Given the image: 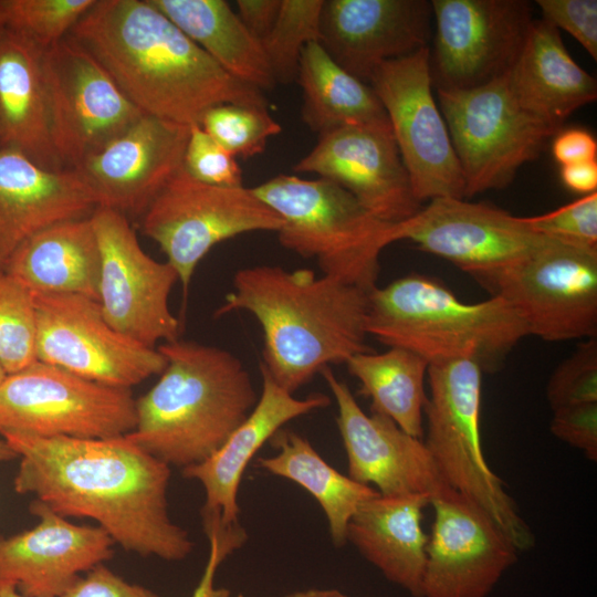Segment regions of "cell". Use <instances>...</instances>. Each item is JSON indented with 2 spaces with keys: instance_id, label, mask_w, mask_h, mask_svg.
Segmentation results:
<instances>
[{
  "instance_id": "cell-1",
  "label": "cell",
  "mask_w": 597,
  "mask_h": 597,
  "mask_svg": "<svg viewBox=\"0 0 597 597\" xmlns=\"http://www.w3.org/2000/svg\"><path fill=\"white\" fill-rule=\"evenodd\" d=\"M17 453L13 488L64 517L95 521L115 544L143 557L185 559L188 532L169 514L170 467L123 437L1 434Z\"/></svg>"
},
{
  "instance_id": "cell-2",
  "label": "cell",
  "mask_w": 597,
  "mask_h": 597,
  "mask_svg": "<svg viewBox=\"0 0 597 597\" xmlns=\"http://www.w3.org/2000/svg\"><path fill=\"white\" fill-rule=\"evenodd\" d=\"M69 36L144 115L190 126L219 104L268 107L263 91L222 70L151 0H96Z\"/></svg>"
},
{
  "instance_id": "cell-3",
  "label": "cell",
  "mask_w": 597,
  "mask_h": 597,
  "mask_svg": "<svg viewBox=\"0 0 597 597\" xmlns=\"http://www.w3.org/2000/svg\"><path fill=\"white\" fill-rule=\"evenodd\" d=\"M216 315L248 312L263 335L262 367L295 394L325 367L370 352L368 293L311 269L254 265L235 272Z\"/></svg>"
},
{
  "instance_id": "cell-4",
  "label": "cell",
  "mask_w": 597,
  "mask_h": 597,
  "mask_svg": "<svg viewBox=\"0 0 597 597\" xmlns=\"http://www.w3.org/2000/svg\"><path fill=\"white\" fill-rule=\"evenodd\" d=\"M166 366L136 399L126 438L171 467L198 464L214 453L255 407L259 394L231 352L192 341L163 343Z\"/></svg>"
},
{
  "instance_id": "cell-5",
  "label": "cell",
  "mask_w": 597,
  "mask_h": 597,
  "mask_svg": "<svg viewBox=\"0 0 597 597\" xmlns=\"http://www.w3.org/2000/svg\"><path fill=\"white\" fill-rule=\"evenodd\" d=\"M366 332L429 364L472 359L488 371L528 335L503 298L465 303L441 282L417 273L369 291Z\"/></svg>"
},
{
  "instance_id": "cell-6",
  "label": "cell",
  "mask_w": 597,
  "mask_h": 597,
  "mask_svg": "<svg viewBox=\"0 0 597 597\" xmlns=\"http://www.w3.org/2000/svg\"><path fill=\"white\" fill-rule=\"evenodd\" d=\"M252 190L283 220L276 232L282 247L314 259L324 275L366 291L376 286L394 223L378 219L343 187L323 178L282 174Z\"/></svg>"
},
{
  "instance_id": "cell-7",
  "label": "cell",
  "mask_w": 597,
  "mask_h": 597,
  "mask_svg": "<svg viewBox=\"0 0 597 597\" xmlns=\"http://www.w3.org/2000/svg\"><path fill=\"white\" fill-rule=\"evenodd\" d=\"M482 371L472 359L429 364L423 442L446 483L481 506L517 551H527L534 534L482 451Z\"/></svg>"
},
{
  "instance_id": "cell-8",
  "label": "cell",
  "mask_w": 597,
  "mask_h": 597,
  "mask_svg": "<svg viewBox=\"0 0 597 597\" xmlns=\"http://www.w3.org/2000/svg\"><path fill=\"white\" fill-rule=\"evenodd\" d=\"M475 281L512 306L528 335L546 342L596 337L597 249L547 238L526 256Z\"/></svg>"
},
{
  "instance_id": "cell-9",
  "label": "cell",
  "mask_w": 597,
  "mask_h": 597,
  "mask_svg": "<svg viewBox=\"0 0 597 597\" xmlns=\"http://www.w3.org/2000/svg\"><path fill=\"white\" fill-rule=\"evenodd\" d=\"M437 96L465 198L509 186L520 167L538 157L559 132L519 107L505 74L474 88H437Z\"/></svg>"
},
{
  "instance_id": "cell-10",
  "label": "cell",
  "mask_w": 597,
  "mask_h": 597,
  "mask_svg": "<svg viewBox=\"0 0 597 597\" xmlns=\"http://www.w3.org/2000/svg\"><path fill=\"white\" fill-rule=\"evenodd\" d=\"M136 425L130 389L100 384L35 360L0 384V436L105 439Z\"/></svg>"
},
{
  "instance_id": "cell-11",
  "label": "cell",
  "mask_w": 597,
  "mask_h": 597,
  "mask_svg": "<svg viewBox=\"0 0 597 597\" xmlns=\"http://www.w3.org/2000/svg\"><path fill=\"white\" fill-rule=\"evenodd\" d=\"M282 224L280 216L252 188L207 185L184 168L140 219L143 233L160 247L185 291L214 245L247 232H277Z\"/></svg>"
},
{
  "instance_id": "cell-12",
  "label": "cell",
  "mask_w": 597,
  "mask_h": 597,
  "mask_svg": "<svg viewBox=\"0 0 597 597\" xmlns=\"http://www.w3.org/2000/svg\"><path fill=\"white\" fill-rule=\"evenodd\" d=\"M368 84L386 112L417 200L464 199L462 170L433 98L430 49L381 63Z\"/></svg>"
},
{
  "instance_id": "cell-13",
  "label": "cell",
  "mask_w": 597,
  "mask_h": 597,
  "mask_svg": "<svg viewBox=\"0 0 597 597\" xmlns=\"http://www.w3.org/2000/svg\"><path fill=\"white\" fill-rule=\"evenodd\" d=\"M91 221L101 254L98 304L105 321L148 347L177 339L179 322L169 306L179 282L176 270L144 251L122 212L97 207Z\"/></svg>"
},
{
  "instance_id": "cell-14",
  "label": "cell",
  "mask_w": 597,
  "mask_h": 597,
  "mask_svg": "<svg viewBox=\"0 0 597 597\" xmlns=\"http://www.w3.org/2000/svg\"><path fill=\"white\" fill-rule=\"evenodd\" d=\"M43 71L52 142L65 168H76L144 115L69 35L43 49Z\"/></svg>"
},
{
  "instance_id": "cell-15",
  "label": "cell",
  "mask_w": 597,
  "mask_h": 597,
  "mask_svg": "<svg viewBox=\"0 0 597 597\" xmlns=\"http://www.w3.org/2000/svg\"><path fill=\"white\" fill-rule=\"evenodd\" d=\"M36 360L107 386L127 388L159 375L166 359L114 329L96 300L77 294H34Z\"/></svg>"
},
{
  "instance_id": "cell-16",
  "label": "cell",
  "mask_w": 597,
  "mask_h": 597,
  "mask_svg": "<svg viewBox=\"0 0 597 597\" xmlns=\"http://www.w3.org/2000/svg\"><path fill=\"white\" fill-rule=\"evenodd\" d=\"M430 71L437 88L469 90L505 74L533 22L525 0H432Z\"/></svg>"
},
{
  "instance_id": "cell-17",
  "label": "cell",
  "mask_w": 597,
  "mask_h": 597,
  "mask_svg": "<svg viewBox=\"0 0 597 597\" xmlns=\"http://www.w3.org/2000/svg\"><path fill=\"white\" fill-rule=\"evenodd\" d=\"M548 237L534 232L507 211L464 199L434 198L412 217L392 226V243L412 241L474 280L526 256Z\"/></svg>"
},
{
  "instance_id": "cell-18",
  "label": "cell",
  "mask_w": 597,
  "mask_h": 597,
  "mask_svg": "<svg viewBox=\"0 0 597 597\" xmlns=\"http://www.w3.org/2000/svg\"><path fill=\"white\" fill-rule=\"evenodd\" d=\"M430 504L421 597H488L519 551L481 506L452 488Z\"/></svg>"
},
{
  "instance_id": "cell-19",
  "label": "cell",
  "mask_w": 597,
  "mask_h": 597,
  "mask_svg": "<svg viewBox=\"0 0 597 597\" xmlns=\"http://www.w3.org/2000/svg\"><path fill=\"white\" fill-rule=\"evenodd\" d=\"M293 169L337 184L385 222L407 220L422 207L389 121L345 125L318 135Z\"/></svg>"
},
{
  "instance_id": "cell-20",
  "label": "cell",
  "mask_w": 597,
  "mask_h": 597,
  "mask_svg": "<svg viewBox=\"0 0 597 597\" xmlns=\"http://www.w3.org/2000/svg\"><path fill=\"white\" fill-rule=\"evenodd\" d=\"M320 374L337 406L348 476L381 495L421 494L431 500L449 488L422 439L383 415L363 411L347 384L331 367Z\"/></svg>"
},
{
  "instance_id": "cell-21",
  "label": "cell",
  "mask_w": 597,
  "mask_h": 597,
  "mask_svg": "<svg viewBox=\"0 0 597 597\" xmlns=\"http://www.w3.org/2000/svg\"><path fill=\"white\" fill-rule=\"evenodd\" d=\"M190 126L143 115L77 169L98 207L142 214L182 168Z\"/></svg>"
},
{
  "instance_id": "cell-22",
  "label": "cell",
  "mask_w": 597,
  "mask_h": 597,
  "mask_svg": "<svg viewBox=\"0 0 597 597\" xmlns=\"http://www.w3.org/2000/svg\"><path fill=\"white\" fill-rule=\"evenodd\" d=\"M432 20L427 0H325L318 43L341 67L368 84L381 63L428 46Z\"/></svg>"
},
{
  "instance_id": "cell-23",
  "label": "cell",
  "mask_w": 597,
  "mask_h": 597,
  "mask_svg": "<svg viewBox=\"0 0 597 597\" xmlns=\"http://www.w3.org/2000/svg\"><path fill=\"white\" fill-rule=\"evenodd\" d=\"M38 524L0 538V586L27 597H60L82 574L113 556L115 543L97 525H78L33 500Z\"/></svg>"
},
{
  "instance_id": "cell-24",
  "label": "cell",
  "mask_w": 597,
  "mask_h": 597,
  "mask_svg": "<svg viewBox=\"0 0 597 597\" xmlns=\"http://www.w3.org/2000/svg\"><path fill=\"white\" fill-rule=\"evenodd\" d=\"M98 206L77 169H48L18 150L0 148V268L28 238L88 218Z\"/></svg>"
},
{
  "instance_id": "cell-25",
  "label": "cell",
  "mask_w": 597,
  "mask_h": 597,
  "mask_svg": "<svg viewBox=\"0 0 597 597\" xmlns=\"http://www.w3.org/2000/svg\"><path fill=\"white\" fill-rule=\"evenodd\" d=\"M260 373L261 394L247 419L209 458L181 469L184 478L196 480L203 488L201 516L218 517L223 527L239 523V488L255 453L289 421L331 404V398L321 392L297 398L281 388L262 367Z\"/></svg>"
},
{
  "instance_id": "cell-26",
  "label": "cell",
  "mask_w": 597,
  "mask_h": 597,
  "mask_svg": "<svg viewBox=\"0 0 597 597\" xmlns=\"http://www.w3.org/2000/svg\"><path fill=\"white\" fill-rule=\"evenodd\" d=\"M505 78L520 108L558 130L575 111L597 97L596 78L573 60L559 30L543 19L531 23Z\"/></svg>"
},
{
  "instance_id": "cell-27",
  "label": "cell",
  "mask_w": 597,
  "mask_h": 597,
  "mask_svg": "<svg viewBox=\"0 0 597 597\" xmlns=\"http://www.w3.org/2000/svg\"><path fill=\"white\" fill-rule=\"evenodd\" d=\"M0 148L18 150L48 169H64L51 136L43 49L0 29Z\"/></svg>"
},
{
  "instance_id": "cell-28",
  "label": "cell",
  "mask_w": 597,
  "mask_h": 597,
  "mask_svg": "<svg viewBox=\"0 0 597 597\" xmlns=\"http://www.w3.org/2000/svg\"><path fill=\"white\" fill-rule=\"evenodd\" d=\"M429 504L427 495L378 493L358 506L346 530V541L412 597H421L428 543L421 522Z\"/></svg>"
},
{
  "instance_id": "cell-29",
  "label": "cell",
  "mask_w": 597,
  "mask_h": 597,
  "mask_svg": "<svg viewBox=\"0 0 597 597\" xmlns=\"http://www.w3.org/2000/svg\"><path fill=\"white\" fill-rule=\"evenodd\" d=\"M2 268L33 294H77L98 302L101 254L91 217L33 234Z\"/></svg>"
},
{
  "instance_id": "cell-30",
  "label": "cell",
  "mask_w": 597,
  "mask_h": 597,
  "mask_svg": "<svg viewBox=\"0 0 597 597\" xmlns=\"http://www.w3.org/2000/svg\"><path fill=\"white\" fill-rule=\"evenodd\" d=\"M234 78L261 91L276 83L261 43L223 0H151Z\"/></svg>"
},
{
  "instance_id": "cell-31",
  "label": "cell",
  "mask_w": 597,
  "mask_h": 597,
  "mask_svg": "<svg viewBox=\"0 0 597 597\" xmlns=\"http://www.w3.org/2000/svg\"><path fill=\"white\" fill-rule=\"evenodd\" d=\"M270 443L276 450L275 454L259 458L258 465L307 491L326 517L333 544L344 546L350 517L363 502L378 492L337 471L306 438L293 430L280 429Z\"/></svg>"
},
{
  "instance_id": "cell-32",
  "label": "cell",
  "mask_w": 597,
  "mask_h": 597,
  "mask_svg": "<svg viewBox=\"0 0 597 597\" xmlns=\"http://www.w3.org/2000/svg\"><path fill=\"white\" fill-rule=\"evenodd\" d=\"M295 81L302 88V121L317 135L345 125L388 121L371 86L341 67L318 42L303 49Z\"/></svg>"
},
{
  "instance_id": "cell-33",
  "label": "cell",
  "mask_w": 597,
  "mask_h": 597,
  "mask_svg": "<svg viewBox=\"0 0 597 597\" xmlns=\"http://www.w3.org/2000/svg\"><path fill=\"white\" fill-rule=\"evenodd\" d=\"M345 364L358 380L359 392L370 399V412L389 418L407 433L422 439L429 367L426 359L404 348L388 347L383 353L356 354Z\"/></svg>"
},
{
  "instance_id": "cell-34",
  "label": "cell",
  "mask_w": 597,
  "mask_h": 597,
  "mask_svg": "<svg viewBox=\"0 0 597 597\" xmlns=\"http://www.w3.org/2000/svg\"><path fill=\"white\" fill-rule=\"evenodd\" d=\"M324 0H282L270 32L260 42L275 83L296 80L303 49L318 42Z\"/></svg>"
},
{
  "instance_id": "cell-35",
  "label": "cell",
  "mask_w": 597,
  "mask_h": 597,
  "mask_svg": "<svg viewBox=\"0 0 597 597\" xmlns=\"http://www.w3.org/2000/svg\"><path fill=\"white\" fill-rule=\"evenodd\" d=\"M35 360V296L0 268V364L12 374Z\"/></svg>"
},
{
  "instance_id": "cell-36",
  "label": "cell",
  "mask_w": 597,
  "mask_h": 597,
  "mask_svg": "<svg viewBox=\"0 0 597 597\" xmlns=\"http://www.w3.org/2000/svg\"><path fill=\"white\" fill-rule=\"evenodd\" d=\"M198 124L235 158L263 153L268 140L282 130L266 108L234 103L212 106Z\"/></svg>"
},
{
  "instance_id": "cell-37",
  "label": "cell",
  "mask_w": 597,
  "mask_h": 597,
  "mask_svg": "<svg viewBox=\"0 0 597 597\" xmlns=\"http://www.w3.org/2000/svg\"><path fill=\"white\" fill-rule=\"evenodd\" d=\"M96 0H7L6 27L42 49L65 39Z\"/></svg>"
},
{
  "instance_id": "cell-38",
  "label": "cell",
  "mask_w": 597,
  "mask_h": 597,
  "mask_svg": "<svg viewBox=\"0 0 597 597\" xmlns=\"http://www.w3.org/2000/svg\"><path fill=\"white\" fill-rule=\"evenodd\" d=\"M552 410L597 401V339L586 338L555 368L546 385Z\"/></svg>"
},
{
  "instance_id": "cell-39",
  "label": "cell",
  "mask_w": 597,
  "mask_h": 597,
  "mask_svg": "<svg viewBox=\"0 0 597 597\" xmlns=\"http://www.w3.org/2000/svg\"><path fill=\"white\" fill-rule=\"evenodd\" d=\"M536 233L575 247L597 249V191L554 211L523 217Z\"/></svg>"
},
{
  "instance_id": "cell-40",
  "label": "cell",
  "mask_w": 597,
  "mask_h": 597,
  "mask_svg": "<svg viewBox=\"0 0 597 597\" xmlns=\"http://www.w3.org/2000/svg\"><path fill=\"white\" fill-rule=\"evenodd\" d=\"M182 168L196 180L219 187H241L242 170L237 159L199 124H192L184 154Z\"/></svg>"
},
{
  "instance_id": "cell-41",
  "label": "cell",
  "mask_w": 597,
  "mask_h": 597,
  "mask_svg": "<svg viewBox=\"0 0 597 597\" xmlns=\"http://www.w3.org/2000/svg\"><path fill=\"white\" fill-rule=\"evenodd\" d=\"M543 20L574 36L597 60L596 0H537Z\"/></svg>"
},
{
  "instance_id": "cell-42",
  "label": "cell",
  "mask_w": 597,
  "mask_h": 597,
  "mask_svg": "<svg viewBox=\"0 0 597 597\" xmlns=\"http://www.w3.org/2000/svg\"><path fill=\"white\" fill-rule=\"evenodd\" d=\"M549 429L559 440L597 460V401L553 410Z\"/></svg>"
},
{
  "instance_id": "cell-43",
  "label": "cell",
  "mask_w": 597,
  "mask_h": 597,
  "mask_svg": "<svg viewBox=\"0 0 597 597\" xmlns=\"http://www.w3.org/2000/svg\"><path fill=\"white\" fill-rule=\"evenodd\" d=\"M203 530L209 541V554L191 597H231L229 589L216 586V574L222 562L243 546L248 534L240 523L229 527L209 523L203 525Z\"/></svg>"
},
{
  "instance_id": "cell-44",
  "label": "cell",
  "mask_w": 597,
  "mask_h": 597,
  "mask_svg": "<svg viewBox=\"0 0 597 597\" xmlns=\"http://www.w3.org/2000/svg\"><path fill=\"white\" fill-rule=\"evenodd\" d=\"M60 597H164L154 590L125 580L105 564L78 577Z\"/></svg>"
},
{
  "instance_id": "cell-45",
  "label": "cell",
  "mask_w": 597,
  "mask_h": 597,
  "mask_svg": "<svg viewBox=\"0 0 597 597\" xmlns=\"http://www.w3.org/2000/svg\"><path fill=\"white\" fill-rule=\"evenodd\" d=\"M552 153L562 166L596 160L597 143L582 128L559 130L554 136Z\"/></svg>"
},
{
  "instance_id": "cell-46",
  "label": "cell",
  "mask_w": 597,
  "mask_h": 597,
  "mask_svg": "<svg viewBox=\"0 0 597 597\" xmlns=\"http://www.w3.org/2000/svg\"><path fill=\"white\" fill-rule=\"evenodd\" d=\"M282 0H238V17L249 32L261 42L270 32Z\"/></svg>"
},
{
  "instance_id": "cell-47",
  "label": "cell",
  "mask_w": 597,
  "mask_h": 597,
  "mask_svg": "<svg viewBox=\"0 0 597 597\" xmlns=\"http://www.w3.org/2000/svg\"><path fill=\"white\" fill-rule=\"evenodd\" d=\"M564 185L578 193L589 195L597 189V161L565 165L561 168Z\"/></svg>"
},
{
  "instance_id": "cell-48",
  "label": "cell",
  "mask_w": 597,
  "mask_h": 597,
  "mask_svg": "<svg viewBox=\"0 0 597 597\" xmlns=\"http://www.w3.org/2000/svg\"><path fill=\"white\" fill-rule=\"evenodd\" d=\"M283 597H353L337 589L308 588L286 594Z\"/></svg>"
},
{
  "instance_id": "cell-49",
  "label": "cell",
  "mask_w": 597,
  "mask_h": 597,
  "mask_svg": "<svg viewBox=\"0 0 597 597\" xmlns=\"http://www.w3.org/2000/svg\"><path fill=\"white\" fill-rule=\"evenodd\" d=\"M12 459H18L17 453L8 444V442L1 437L0 438V462L10 461Z\"/></svg>"
},
{
  "instance_id": "cell-50",
  "label": "cell",
  "mask_w": 597,
  "mask_h": 597,
  "mask_svg": "<svg viewBox=\"0 0 597 597\" xmlns=\"http://www.w3.org/2000/svg\"><path fill=\"white\" fill-rule=\"evenodd\" d=\"M0 597H27L10 585L0 586Z\"/></svg>"
},
{
  "instance_id": "cell-51",
  "label": "cell",
  "mask_w": 597,
  "mask_h": 597,
  "mask_svg": "<svg viewBox=\"0 0 597 597\" xmlns=\"http://www.w3.org/2000/svg\"><path fill=\"white\" fill-rule=\"evenodd\" d=\"M7 0H0V29L6 27Z\"/></svg>"
},
{
  "instance_id": "cell-52",
  "label": "cell",
  "mask_w": 597,
  "mask_h": 597,
  "mask_svg": "<svg viewBox=\"0 0 597 597\" xmlns=\"http://www.w3.org/2000/svg\"><path fill=\"white\" fill-rule=\"evenodd\" d=\"M6 376H7V373H6L4 368L2 367V365L0 364V384L6 378Z\"/></svg>"
},
{
  "instance_id": "cell-53",
  "label": "cell",
  "mask_w": 597,
  "mask_h": 597,
  "mask_svg": "<svg viewBox=\"0 0 597 597\" xmlns=\"http://www.w3.org/2000/svg\"><path fill=\"white\" fill-rule=\"evenodd\" d=\"M235 597H244V596H243L242 594H239V595H238V596H235Z\"/></svg>"
}]
</instances>
